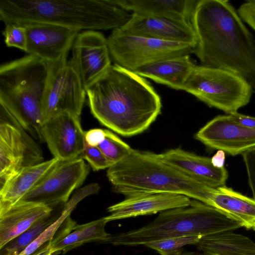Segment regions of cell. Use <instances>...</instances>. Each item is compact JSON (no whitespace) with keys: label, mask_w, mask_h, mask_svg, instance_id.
I'll list each match as a JSON object with an SVG mask.
<instances>
[{"label":"cell","mask_w":255,"mask_h":255,"mask_svg":"<svg viewBox=\"0 0 255 255\" xmlns=\"http://www.w3.org/2000/svg\"><path fill=\"white\" fill-rule=\"evenodd\" d=\"M183 90L228 115L248 104L254 94L249 84L237 75L201 65L194 67Z\"/></svg>","instance_id":"7"},{"label":"cell","mask_w":255,"mask_h":255,"mask_svg":"<svg viewBox=\"0 0 255 255\" xmlns=\"http://www.w3.org/2000/svg\"><path fill=\"white\" fill-rule=\"evenodd\" d=\"M72 210V206L64 209L61 216L53 224L17 255H31L50 241L53 247L69 234L77 225L76 222L70 216Z\"/></svg>","instance_id":"26"},{"label":"cell","mask_w":255,"mask_h":255,"mask_svg":"<svg viewBox=\"0 0 255 255\" xmlns=\"http://www.w3.org/2000/svg\"><path fill=\"white\" fill-rule=\"evenodd\" d=\"M91 113L125 136L147 129L161 112L160 97L143 77L117 64L86 90Z\"/></svg>","instance_id":"2"},{"label":"cell","mask_w":255,"mask_h":255,"mask_svg":"<svg viewBox=\"0 0 255 255\" xmlns=\"http://www.w3.org/2000/svg\"><path fill=\"white\" fill-rule=\"evenodd\" d=\"M190 22L201 65L237 75L255 94V37L237 9L227 0H197Z\"/></svg>","instance_id":"1"},{"label":"cell","mask_w":255,"mask_h":255,"mask_svg":"<svg viewBox=\"0 0 255 255\" xmlns=\"http://www.w3.org/2000/svg\"><path fill=\"white\" fill-rule=\"evenodd\" d=\"M131 35L196 45V38L190 22L132 13L128 22L118 29Z\"/></svg>","instance_id":"16"},{"label":"cell","mask_w":255,"mask_h":255,"mask_svg":"<svg viewBox=\"0 0 255 255\" xmlns=\"http://www.w3.org/2000/svg\"><path fill=\"white\" fill-rule=\"evenodd\" d=\"M89 172V166L81 157L60 161L19 200L41 204L53 209L67 202L74 190L84 183Z\"/></svg>","instance_id":"11"},{"label":"cell","mask_w":255,"mask_h":255,"mask_svg":"<svg viewBox=\"0 0 255 255\" xmlns=\"http://www.w3.org/2000/svg\"><path fill=\"white\" fill-rule=\"evenodd\" d=\"M105 132L104 139L98 146L113 165L128 156L131 148L111 131Z\"/></svg>","instance_id":"28"},{"label":"cell","mask_w":255,"mask_h":255,"mask_svg":"<svg viewBox=\"0 0 255 255\" xmlns=\"http://www.w3.org/2000/svg\"><path fill=\"white\" fill-rule=\"evenodd\" d=\"M129 12L113 0H0L4 24L49 23L80 32L112 30L123 26Z\"/></svg>","instance_id":"3"},{"label":"cell","mask_w":255,"mask_h":255,"mask_svg":"<svg viewBox=\"0 0 255 255\" xmlns=\"http://www.w3.org/2000/svg\"><path fill=\"white\" fill-rule=\"evenodd\" d=\"M53 246L50 242L47 243L44 246L33 253L31 255H53V251L52 250Z\"/></svg>","instance_id":"37"},{"label":"cell","mask_w":255,"mask_h":255,"mask_svg":"<svg viewBox=\"0 0 255 255\" xmlns=\"http://www.w3.org/2000/svg\"><path fill=\"white\" fill-rule=\"evenodd\" d=\"M54 210L46 205L18 201L0 208V249Z\"/></svg>","instance_id":"19"},{"label":"cell","mask_w":255,"mask_h":255,"mask_svg":"<svg viewBox=\"0 0 255 255\" xmlns=\"http://www.w3.org/2000/svg\"><path fill=\"white\" fill-rule=\"evenodd\" d=\"M205 204L237 221L248 230L255 231V200L226 186L211 188Z\"/></svg>","instance_id":"20"},{"label":"cell","mask_w":255,"mask_h":255,"mask_svg":"<svg viewBox=\"0 0 255 255\" xmlns=\"http://www.w3.org/2000/svg\"><path fill=\"white\" fill-rule=\"evenodd\" d=\"M107 176L115 191L126 198L168 193L204 203L211 188L166 163L159 154L132 148L128 156L108 169Z\"/></svg>","instance_id":"4"},{"label":"cell","mask_w":255,"mask_h":255,"mask_svg":"<svg viewBox=\"0 0 255 255\" xmlns=\"http://www.w3.org/2000/svg\"><path fill=\"white\" fill-rule=\"evenodd\" d=\"M53 212L50 215L36 221L24 233L5 245L0 250V255H17L24 250L42 232L53 224L63 212L54 213Z\"/></svg>","instance_id":"27"},{"label":"cell","mask_w":255,"mask_h":255,"mask_svg":"<svg viewBox=\"0 0 255 255\" xmlns=\"http://www.w3.org/2000/svg\"><path fill=\"white\" fill-rule=\"evenodd\" d=\"M67 57L47 63L49 72L42 102L45 122L64 112L79 117L81 114L86 91Z\"/></svg>","instance_id":"10"},{"label":"cell","mask_w":255,"mask_h":255,"mask_svg":"<svg viewBox=\"0 0 255 255\" xmlns=\"http://www.w3.org/2000/svg\"><path fill=\"white\" fill-rule=\"evenodd\" d=\"M112 60L132 71L163 59L194 53V44L168 41L113 30L107 38Z\"/></svg>","instance_id":"8"},{"label":"cell","mask_w":255,"mask_h":255,"mask_svg":"<svg viewBox=\"0 0 255 255\" xmlns=\"http://www.w3.org/2000/svg\"><path fill=\"white\" fill-rule=\"evenodd\" d=\"M161 159L188 176L212 188L225 186L228 173L225 167H215L211 158L180 148L159 154Z\"/></svg>","instance_id":"18"},{"label":"cell","mask_w":255,"mask_h":255,"mask_svg":"<svg viewBox=\"0 0 255 255\" xmlns=\"http://www.w3.org/2000/svg\"><path fill=\"white\" fill-rule=\"evenodd\" d=\"M26 31L25 52L46 63L67 57L80 31L49 23L24 25Z\"/></svg>","instance_id":"15"},{"label":"cell","mask_w":255,"mask_h":255,"mask_svg":"<svg viewBox=\"0 0 255 255\" xmlns=\"http://www.w3.org/2000/svg\"><path fill=\"white\" fill-rule=\"evenodd\" d=\"M202 236H188L170 238L152 241L143 246L156 251L161 255H169L187 245H196Z\"/></svg>","instance_id":"29"},{"label":"cell","mask_w":255,"mask_h":255,"mask_svg":"<svg viewBox=\"0 0 255 255\" xmlns=\"http://www.w3.org/2000/svg\"><path fill=\"white\" fill-rule=\"evenodd\" d=\"M169 255H213V254H205L204 253H195V252H188L187 251H184L182 250V249L175 251Z\"/></svg>","instance_id":"38"},{"label":"cell","mask_w":255,"mask_h":255,"mask_svg":"<svg viewBox=\"0 0 255 255\" xmlns=\"http://www.w3.org/2000/svg\"><path fill=\"white\" fill-rule=\"evenodd\" d=\"M196 65L190 55H185L156 61L134 72L172 89L183 90L185 83Z\"/></svg>","instance_id":"21"},{"label":"cell","mask_w":255,"mask_h":255,"mask_svg":"<svg viewBox=\"0 0 255 255\" xmlns=\"http://www.w3.org/2000/svg\"><path fill=\"white\" fill-rule=\"evenodd\" d=\"M237 11L244 22L255 32V0L244 2Z\"/></svg>","instance_id":"33"},{"label":"cell","mask_w":255,"mask_h":255,"mask_svg":"<svg viewBox=\"0 0 255 255\" xmlns=\"http://www.w3.org/2000/svg\"><path fill=\"white\" fill-rule=\"evenodd\" d=\"M57 158L22 169L0 186V208L15 203L38 184L59 162Z\"/></svg>","instance_id":"22"},{"label":"cell","mask_w":255,"mask_h":255,"mask_svg":"<svg viewBox=\"0 0 255 255\" xmlns=\"http://www.w3.org/2000/svg\"><path fill=\"white\" fill-rule=\"evenodd\" d=\"M133 14L167 17L190 22L196 0H113Z\"/></svg>","instance_id":"23"},{"label":"cell","mask_w":255,"mask_h":255,"mask_svg":"<svg viewBox=\"0 0 255 255\" xmlns=\"http://www.w3.org/2000/svg\"><path fill=\"white\" fill-rule=\"evenodd\" d=\"M230 117L237 124L246 128L255 129V117L246 116L238 112L229 114Z\"/></svg>","instance_id":"35"},{"label":"cell","mask_w":255,"mask_h":255,"mask_svg":"<svg viewBox=\"0 0 255 255\" xmlns=\"http://www.w3.org/2000/svg\"><path fill=\"white\" fill-rule=\"evenodd\" d=\"M108 222L105 217L82 225H76L69 234L52 247L53 255L65 254L69 251L90 242L100 243L106 240L109 234L105 229Z\"/></svg>","instance_id":"25"},{"label":"cell","mask_w":255,"mask_h":255,"mask_svg":"<svg viewBox=\"0 0 255 255\" xmlns=\"http://www.w3.org/2000/svg\"><path fill=\"white\" fill-rule=\"evenodd\" d=\"M202 253L216 255H255V243L233 231L202 237L196 245Z\"/></svg>","instance_id":"24"},{"label":"cell","mask_w":255,"mask_h":255,"mask_svg":"<svg viewBox=\"0 0 255 255\" xmlns=\"http://www.w3.org/2000/svg\"><path fill=\"white\" fill-rule=\"evenodd\" d=\"M46 62L28 54L1 65L0 105L31 136L43 142L42 102L49 76Z\"/></svg>","instance_id":"5"},{"label":"cell","mask_w":255,"mask_h":255,"mask_svg":"<svg viewBox=\"0 0 255 255\" xmlns=\"http://www.w3.org/2000/svg\"><path fill=\"white\" fill-rule=\"evenodd\" d=\"M0 186L22 169L44 161L32 136L0 105Z\"/></svg>","instance_id":"9"},{"label":"cell","mask_w":255,"mask_h":255,"mask_svg":"<svg viewBox=\"0 0 255 255\" xmlns=\"http://www.w3.org/2000/svg\"><path fill=\"white\" fill-rule=\"evenodd\" d=\"M2 35L6 46L26 51L27 37L25 25L14 23H6Z\"/></svg>","instance_id":"30"},{"label":"cell","mask_w":255,"mask_h":255,"mask_svg":"<svg viewBox=\"0 0 255 255\" xmlns=\"http://www.w3.org/2000/svg\"><path fill=\"white\" fill-rule=\"evenodd\" d=\"M243 160L247 173L248 182L255 200V147L243 153Z\"/></svg>","instance_id":"32"},{"label":"cell","mask_w":255,"mask_h":255,"mask_svg":"<svg viewBox=\"0 0 255 255\" xmlns=\"http://www.w3.org/2000/svg\"><path fill=\"white\" fill-rule=\"evenodd\" d=\"M80 157L87 160L94 171L108 169L112 165L98 146H90L85 141Z\"/></svg>","instance_id":"31"},{"label":"cell","mask_w":255,"mask_h":255,"mask_svg":"<svg viewBox=\"0 0 255 255\" xmlns=\"http://www.w3.org/2000/svg\"><path fill=\"white\" fill-rule=\"evenodd\" d=\"M191 200L183 195L158 193L141 194L126 198L123 201L109 207L110 214L105 218L112 221L156 214L167 210L186 207Z\"/></svg>","instance_id":"17"},{"label":"cell","mask_w":255,"mask_h":255,"mask_svg":"<svg viewBox=\"0 0 255 255\" xmlns=\"http://www.w3.org/2000/svg\"><path fill=\"white\" fill-rule=\"evenodd\" d=\"M105 135V129L93 128L85 131L84 139L88 145L98 146L103 141Z\"/></svg>","instance_id":"34"},{"label":"cell","mask_w":255,"mask_h":255,"mask_svg":"<svg viewBox=\"0 0 255 255\" xmlns=\"http://www.w3.org/2000/svg\"><path fill=\"white\" fill-rule=\"evenodd\" d=\"M225 159V152L218 150L216 153L211 158V161L215 167L222 168L224 167Z\"/></svg>","instance_id":"36"},{"label":"cell","mask_w":255,"mask_h":255,"mask_svg":"<svg viewBox=\"0 0 255 255\" xmlns=\"http://www.w3.org/2000/svg\"><path fill=\"white\" fill-rule=\"evenodd\" d=\"M207 146L232 156L255 147V129L243 127L229 115H219L207 123L195 134Z\"/></svg>","instance_id":"14"},{"label":"cell","mask_w":255,"mask_h":255,"mask_svg":"<svg viewBox=\"0 0 255 255\" xmlns=\"http://www.w3.org/2000/svg\"><path fill=\"white\" fill-rule=\"evenodd\" d=\"M84 133L80 117L67 112L50 118L41 128L43 142L54 157L60 161L80 157L84 147Z\"/></svg>","instance_id":"13"},{"label":"cell","mask_w":255,"mask_h":255,"mask_svg":"<svg viewBox=\"0 0 255 255\" xmlns=\"http://www.w3.org/2000/svg\"><path fill=\"white\" fill-rule=\"evenodd\" d=\"M72 48L70 61L86 91L112 65L107 38L98 31H83L77 35Z\"/></svg>","instance_id":"12"},{"label":"cell","mask_w":255,"mask_h":255,"mask_svg":"<svg viewBox=\"0 0 255 255\" xmlns=\"http://www.w3.org/2000/svg\"><path fill=\"white\" fill-rule=\"evenodd\" d=\"M242 227L216 208L191 200L189 205L160 212L152 221L138 229L110 234L100 243L136 246L161 239L188 236L202 237L234 231Z\"/></svg>","instance_id":"6"}]
</instances>
